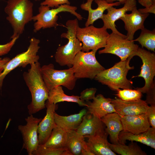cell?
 <instances>
[{"label":"cell","mask_w":155,"mask_h":155,"mask_svg":"<svg viewBox=\"0 0 155 155\" xmlns=\"http://www.w3.org/2000/svg\"><path fill=\"white\" fill-rule=\"evenodd\" d=\"M80 155H94L90 151L85 140L82 143L81 154Z\"/></svg>","instance_id":"37"},{"label":"cell","mask_w":155,"mask_h":155,"mask_svg":"<svg viewBox=\"0 0 155 155\" xmlns=\"http://www.w3.org/2000/svg\"><path fill=\"white\" fill-rule=\"evenodd\" d=\"M136 0H127L124 4V6L119 9H116L113 7L106 9L107 13L106 14H103L101 18L103 22V27L107 29H110L112 32L119 35L125 38L127 36L120 32L116 28L115 22L123 16L126 12L131 11L136 7Z\"/></svg>","instance_id":"13"},{"label":"cell","mask_w":155,"mask_h":155,"mask_svg":"<svg viewBox=\"0 0 155 155\" xmlns=\"http://www.w3.org/2000/svg\"><path fill=\"white\" fill-rule=\"evenodd\" d=\"M106 1L107 3H113L114 1H118L120 2L121 4H123L125 3L127 0H104Z\"/></svg>","instance_id":"40"},{"label":"cell","mask_w":155,"mask_h":155,"mask_svg":"<svg viewBox=\"0 0 155 155\" xmlns=\"http://www.w3.org/2000/svg\"><path fill=\"white\" fill-rule=\"evenodd\" d=\"M121 4L119 1L109 3L104 0H87L86 3L80 5L82 9L88 12L85 26L92 25L96 20L101 19L104 11L108 8L114 6H118Z\"/></svg>","instance_id":"16"},{"label":"cell","mask_w":155,"mask_h":155,"mask_svg":"<svg viewBox=\"0 0 155 155\" xmlns=\"http://www.w3.org/2000/svg\"><path fill=\"white\" fill-rule=\"evenodd\" d=\"M34 0L35 1H37L39 0Z\"/></svg>","instance_id":"41"},{"label":"cell","mask_w":155,"mask_h":155,"mask_svg":"<svg viewBox=\"0 0 155 155\" xmlns=\"http://www.w3.org/2000/svg\"><path fill=\"white\" fill-rule=\"evenodd\" d=\"M87 111L85 109L81 110L79 113L68 116L59 115L55 112L54 118L55 123L58 126L67 131L69 130H76L80 124L83 116Z\"/></svg>","instance_id":"24"},{"label":"cell","mask_w":155,"mask_h":155,"mask_svg":"<svg viewBox=\"0 0 155 155\" xmlns=\"http://www.w3.org/2000/svg\"><path fill=\"white\" fill-rule=\"evenodd\" d=\"M67 139V131L56 125L46 143L42 145L52 148H66Z\"/></svg>","instance_id":"26"},{"label":"cell","mask_w":155,"mask_h":155,"mask_svg":"<svg viewBox=\"0 0 155 155\" xmlns=\"http://www.w3.org/2000/svg\"><path fill=\"white\" fill-rule=\"evenodd\" d=\"M10 60V58L8 57L0 58V74L4 70L6 64Z\"/></svg>","instance_id":"38"},{"label":"cell","mask_w":155,"mask_h":155,"mask_svg":"<svg viewBox=\"0 0 155 155\" xmlns=\"http://www.w3.org/2000/svg\"><path fill=\"white\" fill-rule=\"evenodd\" d=\"M51 103L56 104L63 102H68L76 103L80 106H87L86 102L80 99L78 96H69L65 94L62 86H59L49 90L47 100Z\"/></svg>","instance_id":"25"},{"label":"cell","mask_w":155,"mask_h":155,"mask_svg":"<svg viewBox=\"0 0 155 155\" xmlns=\"http://www.w3.org/2000/svg\"><path fill=\"white\" fill-rule=\"evenodd\" d=\"M137 56L142 59V65L140 74L132 78H143L145 81L144 86L135 88L142 93L146 94V102L150 105H155V85L154 78L155 75V54L143 48L138 47L133 56Z\"/></svg>","instance_id":"5"},{"label":"cell","mask_w":155,"mask_h":155,"mask_svg":"<svg viewBox=\"0 0 155 155\" xmlns=\"http://www.w3.org/2000/svg\"><path fill=\"white\" fill-rule=\"evenodd\" d=\"M67 139L66 148L73 155H81L82 143L85 140L84 137L75 130L67 131Z\"/></svg>","instance_id":"27"},{"label":"cell","mask_w":155,"mask_h":155,"mask_svg":"<svg viewBox=\"0 0 155 155\" xmlns=\"http://www.w3.org/2000/svg\"><path fill=\"white\" fill-rule=\"evenodd\" d=\"M111 103L117 113L121 116H132L146 113L149 106L145 100L140 99L126 101L119 98L112 99Z\"/></svg>","instance_id":"14"},{"label":"cell","mask_w":155,"mask_h":155,"mask_svg":"<svg viewBox=\"0 0 155 155\" xmlns=\"http://www.w3.org/2000/svg\"><path fill=\"white\" fill-rule=\"evenodd\" d=\"M104 126L100 119L87 112L76 131L84 136L101 134L106 133Z\"/></svg>","instance_id":"18"},{"label":"cell","mask_w":155,"mask_h":155,"mask_svg":"<svg viewBox=\"0 0 155 155\" xmlns=\"http://www.w3.org/2000/svg\"><path fill=\"white\" fill-rule=\"evenodd\" d=\"M117 91L116 95L119 98L125 101L137 100L141 99L142 96V93L135 89H119Z\"/></svg>","instance_id":"31"},{"label":"cell","mask_w":155,"mask_h":155,"mask_svg":"<svg viewBox=\"0 0 155 155\" xmlns=\"http://www.w3.org/2000/svg\"><path fill=\"white\" fill-rule=\"evenodd\" d=\"M79 26L77 18L69 20L66 23L67 30L66 32L62 33L61 37L67 38L68 42L66 44L57 48L55 56L56 62L61 66L71 67L76 55L82 51V43L76 37Z\"/></svg>","instance_id":"3"},{"label":"cell","mask_w":155,"mask_h":155,"mask_svg":"<svg viewBox=\"0 0 155 155\" xmlns=\"http://www.w3.org/2000/svg\"><path fill=\"white\" fill-rule=\"evenodd\" d=\"M45 105L47 108L46 115L39 122L38 126L37 132L39 145H42L46 143L56 125L54 118L56 104L51 103L47 100Z\"/></svg>","instance_id":"15"},{"label":"cell","mask_w":155,"mask_h":155,"mask_svg":"<svg viewBox=\"0 0 155 155\" xmlns=\"http://www.w3.org/2000/svg\"><path fill=\"white\" fill-rule=\"evenodd\" d=\"M111 150L115 153L121 155H146V153L143 151L136 143L133 142L128 145L120 143L114 144L109 143Z\"/></svg>","instance_id":"28"},{"label":"cell","mask_w":155,"mask_h":155,"mask_svg":"<svg viewBox=\"0 0 155 155\" xmlns=\"http://www.w3.org/2000/svg\"><path fill=\"white\" fill-rule=\"evenodd\" d=\"M41 71L44 82L49 91L59 86L72 90L75 86L77 79L75 76L71 67L67 69L56 70L53 64L50 63L41 67Z\"/></svg>","instance_id":"7"},{"label":"cell","mask_w":155,"mask_h":155,"mask_svg":"<svg viewBox=\"0 0 155 155\" xmlns=\"http://www.w3.org/2000/svg\"><path fill=\"white\" fill-rule=\"evenodd\" d=\"M42 119L30 115L25 119L26 125L18 126L23 137V148L26 150L29 155H32L39 145L37 130L38 124Z\"/></svg>","instance_id":"12"},{"label":"cell","mask_w":155,"mask_h":155,"mask_svg":"<svg viewBox=\"0 0 155 155\" xmlns=\"http://www.w3.org/2000/svg\"><path fill=\"white\" fill-rule=\"evenodd\" d=\"M141 33L133 41H138L142 47H145L149 51L155 52V30H150L145 28L141 30Z\"/></svg>","instance_id":"29"},{"label":"cell","mask_w":155,"mask_h":155,"mask_svg":"<svg viewBox=\"0 0 155 155\" xmlns=\"http://www.w3.org/2000/svg\"><path fill=\"white\" fill-rule=\"evenodd\" d=\"M139 3L145 7H148L152 5L153 0H138Z\"/></svg>","instance_id":"39"},{"label":"cell","mask_w":155,"mask_h":155,"mask_svg":"<svg viewBox=\"0 0 155 155\" xmlns=\"http://www.w3.org/2000/svg\"><path fill=\"white\" fill-rule=\"evenodd\" d=\"M96 53L92 51L88 52L81 51L76 54L71 67L77 79H94L99 73L105 69L97 60Z\"/></svg>","instance_id":"8"},{"label":"cell","mask_w":155,"mask_h":155,"mask_svg":"<svg viewBox=\"0 0 155 155\" xmlns=\"http://www.w3.org/2000/svg\"><path fill=\"white\" fill-rule=\"evenodd\" d=\"M16 37L12 39L9 42L4 44H0V57L7 54L11 50L19 38Z\"/></svg>","instance_id":"34"},{"label":"cell","mask_w":155,"mask_h":155,"mask_svg":"<svg viewBox=\"0 0 155 155\" xmlns=\"http://www.w3.org/2000/svg\"><path fill=\"white\" fill-rule=\"evenodd\" d=\"M123 130L137 134L147 131L150 127L146 113L132 116H121Z\"/></svg>","instance_id":"19"},{"label":"cell","mask_w":155,"mask_h":155,"mask_svg":"<svg viewBox=\"0 0 155 155\" xmlns=\"http://www.w3.org/2000/svg\"><path fill=\"white\" fill-rule=\"evenodd\" d=\"M106 126V132L109 135L111 142L114 144H119V135L123 130L120 115L116 112L107 114L100 119Z\"/></svg>","instance_id":"21"},{"label":"cell","mask_w":155,"mask_h":155,"mask_svg":"<svg viewBox=\"0 0 155 155\" xmlns=\"http://www.w3.org/2000/svg\"><path fill=\"white\" fill-rule=\"evenodd\" d=\"M30 65V69L23 75L32 96V101L28 106L30 115L46 107L45 101L48 99L49 92L42 78L40 63L38 61Z\"/></svg>","instance_id":"1"},{"label":"cell","mask_w":155,"mask_h":155,"mask_svg":"<svg viewBox=\"0 0 155 155\" xmlns=\"http://www.w3.org/2000/svg\"><path fill=\"white\" fill-rule=\"evenodd\" d=\"M77 9L76 6L66 4L51 9L47 5H40L38 8V13L33 16L32 18V20L35 22L34 25V31L36 32L41 29L56 28L59 25L57 23V15L62 12H69L75 16L79 20H82V16L76 11Z\"/></svg>","instance_id":"6"},{"label":"cell","mask_w":155,"mask_h":155,"mask_svg":"<svg viewBox=\"0 0 155 155\" xmlns=\"http://www.w3.org/2000/svg\"><path fill=\"white\" fill-rule=\"evenodd\" d=\"M146 114L150 125L155 129V105L149 106Z\"/></svg>","instance_id":"35"},{"label":"cell","mask_w":155,"mask_h":155,"mask_svg":"<svg viewBox=\"0 0 155 155\" xmlns=\"http://www.w3.org/2000/svg\"><path fill=\"white\" fill-rule=\"evenodd\" d=\"M33 4L30 0H8L4 11L7 20L13 28V39L19 37L24 30L25 25L32 20Z\"/></svg>","instance_id":"2"},{"label":"cell","mask_w":155,"mask_h":155,"mask_svg":"<svg viewBox=\"0 0 155 155\" xmlns=\"http://www.w3.org/2000/svg\"><path fill=\"white\" fill-rule=\"evenodd\" d=\"M112 99L106 98L102 94H98L92 102L86 101L87 112L101 119L108 114L116 112L114 105L111 103Z\"/></svg>","instance_id":"20"},{"label":"cell","mask_w":155,"mask_h":155,"mask_svg":"<svg viewBox=\"0 0 155 155\" xmlns=\"http://www.w3.org/2000/svg\"><path fill=\"white\" fill-rule=\"evenodd\" d=\"M107 29L102 27L97 28L92 25L84 28L79 26L76 32V37L82 43V51L88 52L91 50L96 52L104 48L110 34Z\"/></svg>","instance_id":"9"},{"label":"cell","mask_w":155,"mask_h":155,"mask_svg":"<svg viewBox=\"0 0 155 155\" xmlns=\"http://www.w3.org/2000/svg\"><path fill=\"white\" fill-rule=\"evenodd\" d=\"M130 60L127 59L121 61L112 67L101 71L94 79L113 90L117 91L120 88L133 89V82L127 78L129 71L134 69V66L129 65Z\"/></svg>","instance_id":"4"},{"label":"cell","mask_w":155,"mask_h":155,"mask_svg":"<svg viewBox=\"0 0 155 155\" xmlns=\"http://www.w3.org/2000/svg\"></svg>","instance_id":"42"},{"label":"cell","mask_w":155,"mask_h":155,"mask_svg":"<svg viewBox=\"0 0 155 155\" xmlns=\"http://www.w3.org/2000/svg\"><path fill=\"white\" fill-rule=\"evenodd\" d=\"M68 0H44L40 5H47L51 8H57L61 5H70Z\"/></svg>","instance_id":"33"},{"label":"cell","mask_w":155,"mask_h":155,"mask_svg":"<svg viewBox=\"0 0 155 155\" xmlns=\"http://www.w3.org/2000/svg\"><path fill=\"white\" fill-rule=\"evenodd\" d=\"M97 89L95 88H86L81 92L80 96L81 100L85 101L93 99L95 97V94Z\"/></svg>","instance_id":"32"},{"label":"cell","mask_w":155,"mask_h":155,"mask_svg":"<svg viewBox=\"0 0 155 155\" xmlns=\"http://www.w3.org/2000/svg\"><path fill=\"white\" fill-rule=\"evenodd\" d=\"M106 132L101 134L93 135H86L88 138L87 144L94 155H116L111 150L109 145Z\"/></svg>","instance_id":"22"},{"label":"cell","mask_w":155,"mask_h":155,"mask_svg":"<svg viewBox=\"0 0 155 155\" xmlns=\"http://www.w3.org/2000/svg\"><path fill=\"white\" fill-rule=\"evenodd\" d=\"M138 11L141 13H155V0H153L152 4L148 7H145L144 8L139 9Z\"/></svg>","instance_id":"36"},{"label":"cell","mask_w":155,"mask_h":155,"mask_svg":"<svg viewBox=\"0 0 155 155\" xmlns=\"http://www.w3.org/2000/svg\"><path fill=\"white\" fill-rule=\"evenodd\" d=\"M30 44L26 51L17 55L10 59L6 64L0 74V90L1 89L3 80L6 76L12 70L18 67H26L28 65L38 61L39 56L37 55L40 48V40L34 37L30 39Z\"/></svg>","instance_id":"11"},{"label":"cell","mask_w":155,"mask_h":155,"mask_svg":"<svg viewBox=\"0 0 155 155\" xmlns=\"http://www.w3.org/2000/svg\"><path fill=\"white\" fill-rule=\"evenodd\" d=\"M131 11L130 14L125 13L119 19L122 20L125 24V28L127 32V38L130 40H133L134 34L137 31L145 28L144 22L149 15V13H141L136 7Z\"/></svg>","instance_id":"17"},{"label":"cell","mask_w":155,"mask_h":155,"mask_svg":"<svg viewBox=\"0 0 155 155\" xmlns=\"http://www.w3.org/2000/svg\"><path fill=\"white\" fill-rule=\"evenodd\" d=\"M32 155H73L66 148H46L38 145Z\"/></svg>","instance_id":"30"},{"label":"cell","mask_w":155,"mask_h":155,"mask_svg":"<svg viewBox=\"0 0 155 155\" xmlns=\"http://www.w3.org/2000/svg\"><path fill=\"white\" fill-rule=\"evenodd\" d=\"M119 143L125 144L127 140L140 142L155 149V129L150 127L146 131L137 134L121 131L119 135Z\"/></svg>","instance_id":"23"},{"label":"cell","mask_w":155,"mask_h":155,"mask_svg":"<svg viewBox=\"0 0 155 155\" xmlns=\"http://www.w3.org/2000/svg\"><path fill=\"white\" fill-rule=\"evenodd\" d=\"M138 47L133 40L112 32L106 40L104 48L99 50L98 53L114 54L120 57L121 61H124L128 58L131 59Z\"/></svg>","instance_id":"10"}]
</instances>
